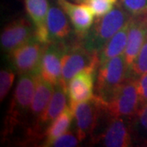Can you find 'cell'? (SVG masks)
<instances>
[{
	"instance_id": "cell-1",
	"label": "cell",
	"mask_w": 147,
	"mask_h": 147,
	"mask_svg": "<svg viewBox=\"0 0 147 147\" xmlns=\"http://www.w3.org/2000/svg\"><path fill=\"white\" fill-rule=\"evenodd\" d=\"M131 16L119 3L105 16L97 18L88 31L80 37V42L91 51L99 52L117 32L131 21Z\"/></svg>"
},
{
	"instance_id": "cell-2",
	"label": "cell",
	"mask_w": 147,
	"mask_h": 147,
	"mask_svg": "<svg viewBox=\"0 0 147 147\" xmlns=\"http://www.w3.org/2000/svg\"><path fill=\"white\" fill-rule=\"evenodd\" d=\"M127 78L128 67L124 55L111 58L98 67L95 82V96L101 103H108Z\"/></svg>"
},
{
	"instance_id": "cell-3",
	"label": "cell",
	"mask_w": 147,
	"mask_h": 147,
	"mask_svg": "<svg viewBox=\"0 0 147 147\" xmlns=\"http://www.w3.org/2000/svg\"><path fill=\"white\" fill-rule=\"evenodd\" d=\"M36 74H20L6 119V132L10 134L30 113L36 86Z\"/></svg>"
},
{
	"instance_id": "cell-4",
	"label": "cell",
	"mask_w": 147,
	"mask_h": 147,
	"mask_svg": "<svg viewBox=\"0 0 147 147\" xmlns=\"http://www.w3.org/2000/svg\"><path fill=\"white\" fill-rule=\"evenodd\" d=\"M98 53L88 50L80 42L68 44L62 58L61 84L66 90L69 81L77 74L85 70H97L99 67Z\"/></svg>"
},
{
	"instance_id": "cell-5",
	"label": "cell",
	"mask_w": 147,
	"mask_h": 147,
	"mask_svg": "<svg viewBox=\"0 0 147 147\" xmlns=\"http://www.w3.org/2000/svg\"><path fill=\"white\" fill-rule=\"evenodd\" d=\"M100 105L109 115L132 120L140 110L137 79L128 77L113 98L105 104L100 102Z\"/></svg>"
},
{
	"instance_id": "cell-6",
	"label": "cell",
	"mask_w": 147,
	"mask_h": 147,
	"mask_svg": "<svg viewBox=\"0 0 147 147\" xmlns=\"http://www.w3.org/2000/svg\"><path fill=\"white\" fill-rule=\"evenodd\" d=\"M94 144L106 147H129L133 144L131 121L109 115L102 131L92 137Z\"/></svg>"
},
{
	"instance_id": "cell-7",
	"label": "cell",
	"mask_w": 147,
	"mask_h": 147,
	"mask_svg": "<svg viewBox=\"0 0 147 147\" xmlns=\"http://www.w3.org/2000/svg\"><path fill=\"white\" fill-rule=\"evenodd\" d=\"M47 43L34 37L30 41L8 54L12 69L16 73L39 74L42 53Z\"/></svg>"
},
{
	"instance_id": "cell-8",
	"label": "cell",
	"mask_w": 147,
	"mask_h": 147,
	"mask_svg": "<svg viewBox=\"0 0 147 147\" xmlns=\"http://www.w3.org/2000/svg\"><path fill=\"white\" fill-rule=\"evenodd\" d=\"M75 122V133L80 142L92 137L100 118V102L94 96L92 99L71 107Z\"/></svg>"
},
{
	"instance_id": "cell-9",
	"label": "cell",
	"mask_w": 147,
	"mask_h": 147,
	"mask_svg": "<svg viewBox=\"0 0 147 147\" xmlns=\"http://www.w3.org/2000/svg\"><path fill=\"white\" fill-rule=\"evenodd\" d=\"M67 101H69L68 96L63 85L59 84L54 86L53 94L46 110L38 118L35 124L29 128L28 135L30 138H43V135L47 127L60 115V114L68 105Z\"/></svg>"
},
{
	"instance_id": "cell-10",
	"label": "cell",
	"mask_w": 147,
	"mask_h": 147,
	"mask_svg": "<svg viewBox=\"0 0 147 147\" xmlns=\"http://www.w3.org/2000/svg\"><path fill=\"white\" fill-rule=\"evenodd\" d=\"M67 43L62 42H50L46 44L42 53L39 74L44 80L53 86L61 84L62 58Z\"/></svg>"
},
{
	"instance_id": "cell-11",
	"label": "cell",
	"mask_w": 147,
	"mask_h": 147,
	"mask_svg": "<svg viewBox=\"0 0 147 147\" xmlns=\"http://www.w3.org/2000/svg\"><path fill=\"white\" fill-rule=\"evenodd\" d=\"M34 37V27L32 26L30 21L24 18L17 19L3 28L0 37L1 48L8 55Z\"/></svg>"
},
{
	"instance_id": "cell-12",
	"label": "cell",
	"mask_w": 147,
	"mask_h": 147,
	"mask_svg": "<svg viewBox=\"0 0 147 147\" xmlns=\"http://www.w3.org/2000/svg\"><path fill=\"white\" fill-rule=\"evenodd\" d=\"M96 72L97 70L85 69L69 81L66 92L70 107L94 97Z\"/></svg>"
},
{
	"instance_id": "cell-13",
	"label": "cell",
	"mask_w": 147,
	"mask_h": 147,
	"mask_svg": "<svg viewBox=\"0 0 147 147\" xmlns=\"http://www.w3.org/2000/svg\"><path fill=\"white\" fill-rule=\"evenodd\" d=\"M58 6L65 12L79 37L91 29L94 23V15L89 7L83 3H73L68 0H57Z\"/></svg>"
},
{
	"instance_id": "cell-14",
	"label": "cell",
	"mask_w": 147,
	"mask_h": 147,
	"mask_svg": "<svg viewBox=\"0 0 147 147\" xmlns=\"http://www.w3.org/2000/svg\"><path fill=\"white\" fill-rule=\"evenodd\" d=\"M146 38L147 16L131 18L126 48L123 53L128 69L137 58Z\"/></svg>"
},
{
	"instance_id": "cell-15",
	"label": "cell",
	"mask_w": 147,
	"mask_h": 147,
	"mask_svg": "<svg viewBox=\"0 0 147 147\" xmlns=\"http://www.w3.org/2000/svg\"><path fill=\"white\" fill-rule=\"evenodd\" d=\"M47 31L48 42H62L71 33L67 15L60 7H49L47 17Z\"/></svg>"
},
{
	"instance_id": "cell-16",
	"label": "cell",
	"mask_w": 147,
	"mask_h": 147,
	"mask_svg": "<svg viewBox=\"0 0 147 147\" xmlns=\"http://www.w3.org/2000/svg\"><path fill=\"white\" fill-rule=\"evenodd\" d=\"M25 5L34 24L35 38L42 43H48L47 17L49 7L47 0H25Z\"/></svg>"
},
{
	"instance_id": "cell-17",
	"label": "cell",
	"mask_w": 147,
	"mask_h": 147,
	"mask_svg": "<svg viewBox=\"0 0 147 147\" xmlns=\"http://www.w3.org/2000/svg\"><path fill=\"white\" fill-rule=\"evenodd\" d=\"M54 91V86L53 84L47 82L38 74L37 76L36 86L34 90V94L32 100L30 110V117L32 119L33 124L32 127L35 124L38 118L41 116L52 98ZM29 127V128H30Z\"/></svg>"
},
{
	"instance_id": "cell-18",
	"label": "cell",
	"mask_w": 147,
	"mask_h": 147,
	"mask_svg": "<svg viewBox=\"0 0 147 147\" xmlns=\"http://www.w3.org/2000/svg\"><path fill=\"white\" fill-rule=\"evenodd\" d=\"M130 22L131 21H128L124 26L117 32L98 52L99 65L104 64L111 58L120 56L124 53L130 28Z\"/></svg>"
},
{
	"instance_id": "cell-19",
	"label": "cell",
	"mask_w": 147,
	"mask_h": 147,
	"mask_svg": "<svg viewBox=\"0 0 147 147\" xmlns=\"http://www.w3.org/2000/svg\"><path fill=\"white\" fill-rule=\"evenodd\" d=\"M73 119V110L69 105H67L65 109L60 114V115L56 118V119L47 127V130L45 131V133L43 135L44 140L40 146L47 147L50 142L68 131Z\"/></svg>"
},
{
	"instance_id": "cell-20",
	"label": "cell",
	"mask_w": 147,
	"mask_h": 147,
	"mask_svg": "<svg viewBox=\"0 0 147 147\" xmlns=\"http://www.w3.org/2000/svg\"><path fill=\"white\" fill-rule=\"evenodd\" d=\"M131 128L133 143L147 146V105L139 110L131 121Z\"/></svg>"
},
{
	"instance_id": "cell-21",
	"label": "cell",
	"mask_w": 147,
	"mask_h": 147,
	"mask_svg": "<svg viewBox=\"0 0 147 147\" xmlns=\"http://www.w3.org/2000/svg\"><path fill=\"white\" fill-rule=\"evenodd\" d=\"M147 73V38L137 58L128 69V77L137 79Z\"/></svg>"
},
{
	"instance_id": "cell-22",
	"label": "cell",
	"mask_w": 147,
	"mask_h": 147,
	"mask_svg": "<svg viewBox=\"0 0 147 147\" xmlns=\"http://www.w3.org/2000/svg\"><path fill=\"white\" fill-rule=\"evenodd\" d=\"M119 3L131 18L147 16V0H119Z\"/></svg>"
},
{
	"instance_id": "cell-23",
	"label": "cell",
	"mask_w": 147,
	"mask_h": 147,
	"mask_svg": "<svg viewBox=\"0 0 147 147\" xmlns=\"http://www.w3.org/2000/svg\"><path fill=\"white\" fill-rule=\"evenodd\" d=\"M118 2L119 0H85L84 3L89 7L96 18H100L113 10Z\"/></svg>"
},
{
	"instance_id": "cell-24",
	"label": "cell",
	"mask_w": 147,
	"mask_h": 147,
	"mask_svg": "<svg viewBox=\"0 0 147 147\" xmlns=\"http://www.w3.org/2000/svg\"><path fill=\"white\" fill-rule=\"evenodd\" d=\"M16 72L12 69H4L0 72V100H4L14 83Z\"/></svg>"
},
{
	"instance_id": "cell-25",
	"label": "cell",
	"mask_w": 147,
	"mask_h": 147,
	"mask_svg": "<svg viewBox=\"0 0 147 147\" xmlns=\"http://www.w3.org/2000/svg\"><path fill=\"white\" fill-rule=\"evenodd\" d=\"M80 143L76 133L68 131L61 136L58 137L48 144L47 147H74L78 146Z\"/></svg>"
},
{
	"instance_id": "cell-26",
	"label": "cell",
	"mask_w": 147,
	"mask_h": 147,
	"mask_svg": "<svg viewBox=\"0 0 147 147\" xmlns=\"http://www.w3.org/2000/svg\"><path fill=\"white\" fill-rule=\"evenodd\" d=\"M137 88L139 98V107L141 110L145 105H147V73L137 78Z\"/></svg>"
},
{
	"instance_id": "cell-27",
	"label": "cell",
	"mask_w": 147,
	"mask_h": 147,
	"mask_svg": "<svg viewBox=\"0 0 147 147\" xmlns=\"http://www.w3.org/2000/svg\"><path fill=\"white\" fill-rule=\"evenodd\" d=\"M74 1H76L77 3H83L85 2V0H74Z\"/></svg>"
}]
</instances>
